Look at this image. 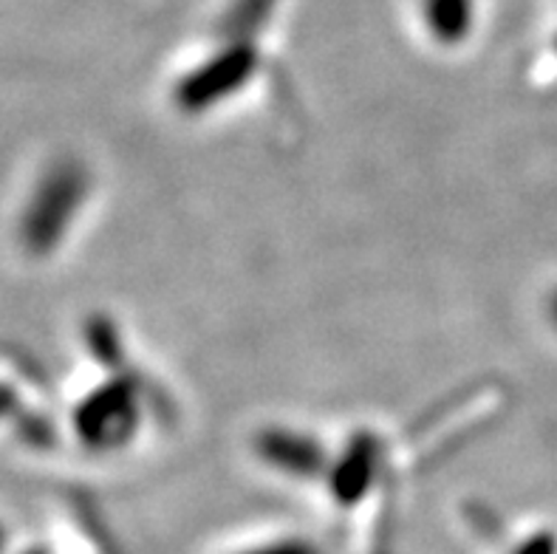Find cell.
I'll list each match as a JSON object with an SVG mask.
<instances>
[{
    "label": "cell",
    "instance_id": "obj_1",
    "mask_svg": "<svg viewBox=\"0 0 557 554\" xmlns=\"http://www.w3.org/2000/svg\"><path fill=\"white\" fill-rule=\"evenodd\" d=\"M94 193L88 164L63 156L37 176L35 187L23 204L17 221V238L32 258H49L69 241L71 230L83 216Z\"/></svg>",
    "mask_w": 557,
    "mask_h": 554
},
{
    "label": "cell",
    "instance_id": "obj_2",
    "mask_svg": "<svg viewBox=\"0 0 557 554\" xmlns=\"http://www.w3.org/2000/svg\"><path fill=\"white\" fill-rule=\"evenodd\" d=\"M148 421L145 391L134 373L111 377L88 391L71 410L74 435L94 453H120L139 439Z\"/></svg>",
    "mask_w": 557,
    "mask_h": 554
},
{
    "label": "cell",
    "instance_id": "obj_3",
    "mask_svg": "<svg viewBox=\"0 0 557 554\" xmlns=\"http://www.w3.org/2000/svg\"><path fill=\"white\" fill-rule=\"evenodd\" d=\"M424 26L428 35L438 46H459L470 37L475 21V3L473 0H424L422 7Z\"/></svg>",
    "mask_w": 557,
    "mask_h": 554
},
{
    "label": "cell",
    "instance_id": "obj_4",
    "mask_svg": "<svg viewBox=\"0 0 557 554\" xmlns=\"http://www.w3.org/2000/svg\"><path fill=\"white\" fill-rule=\"evenodd\" d=\"M14 405H17V393H14V387L12 385H3V382H0V421L7 419L9 414H12Z\"/></svg>",
    "mask_w": 557,
    "mask_h": 554
},
{
    "label": "cell",
    "instance_id": "obj_5",
    "mask_svg": "<svg viewBox=\"0 0 557 554\" xmlns=\"http://www.w3.org/2000/svg\"><path fill=\"white\" fill-rule=\"evenodd\" d=\"M546 315H549L552 325H555V329H557V292H552L549 303H546Z\"/></svg>",
    "mask_w": 557,
    "mask_h": 554
},
{
    "label": "cell",
    "instance_id": "obj_6",
    "mask_svg": "<svg viewBox=\"0 0 557 554\" xmlns=\"http://www.w3.org/2000/svg\"><path fill=\"white\" fill-rule=\"evenodd\" d=\"M0 549H3V529H0Z\"/></svg>",
    "mask_w": 557,
    "mask_h": 554
}]
</instances>
